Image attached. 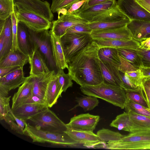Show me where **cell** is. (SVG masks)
I'll return each mask as SVG.
<instances>
[{
	"instance_id": "74e56055",
	"label": "cell",
	"mask_w": 150,
	"mask_h": 150,
	"mask_svg": "<svg viewBox=\"0 0 150 150\" xmlns=\"http://www.w3.org/2000/svg\"><path fill=\"white\" fill-rule=\"evenodd\" d=\"M14 0H0V19L5 20L15 11Z\"/></svg>"
},
{
	"instance_id": "9a60e30c",
	"label": "cell",
	"mask_w": 150,
	"mask_h": 150,
	"mask_svg": "<svg viewBox=\"0 0 150 150\" xmlns=\"http://www.w3.org/2000/svg\"><path fill=\"white\" fill-rule=\"evenodd\" d=\"M78 144L87 147H103V143L96 134L88 132L69 129L65 132Z\"/></svg>"
},
{
	"instance_id": "f546056e",
	"label": "cell",
	"mask_w": 150,
	"mask_h": 150,
	"mask_svg": "<svg viewBox=\"0 0 150 150\" xmlns=\"http://www.w3.org/2000/svg\"><path fill=\"white\" fill-rule=\"evenodd\" d=\"M98 55L101 61L108 63L119 69L121 61L117 49L110 47L101 48L98 51Z\"/></svg>"
},
{
	"instance_id": "ffe728a7",
	"label": "cell",
	"mask_w": 150,
	"mask_h": 150,
	"mask_svg": "<svg viewBox=\"0 0 150 150\" xmlns=\"http://www.w3.org/2000/svg\"><path fill=\"white\" fill-rule=\"evenodd\" d=\"M30 75L39 77L48 74L51 71L48 67L42 56L36 49H35L32 55L29 57Z\"/></svg>"
},
{
	"instance_id": "4316f807",
	"label": "cell",
	"mask_w": 150,
	"mask_h": 150,
	"mask_svg": "<svg viewBox=\"0 0 150 150\" xmlns=\"http://www.w3.org/2000/svg\"><path fill=\"white\" fill-rule=\"evenodd\" d=\"M56 73L54 70L51 71L48 74L39 77H32V95L36 96L45 100L48 84Z\"/></svg>"
},
{
	"instance_id": "d6986e66",
	"label": "cell",
	"mask_w": 150,
	"mask_h": 150,
	"mask_svg": "<svg viewBox=\"0 0 150 150\" xmlns=\"http://www.w3.org/2000/svg\"><path fill=\"white\" fill-rule=\"evenodd\" d=\"M127 26L133 38L139 42L150 37V21L130 20Z\"/></svg>"
},
{
	"instance_id": "7dc6e473",
	"label": "cell",
	"mask_w": 150,
	"mask_h": 150,
	"mask_svg": "<svg viewBox=\"0 0 150 150\" xmlns=\"http://www.w3.org/2000/svg\"><path fill=\"white\" fill-rule=\"evenodd\" d=\"M25 104H39L45 105V102L44 100L36 96L32 95L23 101L20 105Z\"/></svg>"
},
{
	"instance_id": "1f68e13d",
	"label": "cell",
	"mask_w": 150,
	"mask_h": 150,
	"mask_svg": "<svg viewBox=\"0 0 150 150\" xmlns=\"http://www.w3.org/2000/svg\"><path fill=\"white\" fill-rule=\"evenodd\" d=\"M0 34H2L4 38L5 56L12 47L13 33L11 16L5 20L3 28L0 31Z\"/></svg>"
},
{
	"instance_id": "60d3db41",
	"label": "cell",
	"mask_w": 150,
	"mask_h": 150,
	"mask_svg": "<svg viewBox=\"0 0 150 150\" xmlns=\"http://www.w3.org/2000/svg\"><path fill=\"white\" fill-rule=\"evenodd\" d=\"M125 107L129 109L138 114L150 117V109L135 103L131 100L127 99V103Z\"/></svg>"
},
{
	"instance_id": "8fae6325",
	"label": "cell",
	"mask_w": 150,
	"mask_h": 150,
	"mask_svg": "<svg viewBox=\"0 0 150 150\" xmlns=\"http://www.w3.org/2000/svg\"><path fill=\"white\" fill-rule=\"evenodd\" d=\"M99 115L88 113L74 116L66 124L68 129L88 132H93L100 120Z\"/></svg>"
},
{
	"instance_id": "cb8c5ba5",
	"label": "cell",
	"mask_w": 150,
	"mask_h": 150,
	"mask_svg": "<svg viewBox=\"0 0 150 150\" xmlns=\"http://www.w3.org/2000/svg\"><path fill=\"white\" fill-rule=\"evenodd\" d=\"M29 57L21 52L18 49L11 50L1 60L0 67L19 66L21 67L29 62Z\"/></svg>"
},
{
	"instance_id": "5bb4252c",
	"label": "cell",
	"mask_w": 150,
	"mask_h": 150,
	"mask_svg": "<svg viewBox=\"0 0 150 150\" xmlns=\"http://www.w3.org/2000/svg\"><path fill=\"white\" fill-rule=\"evenodd\" d=\"M127 25L118 28L92 30L90 35L93 40L105 39L130 40L133 38Z\"/></svg>"
},
{
	"instance_id": "3957f363",
	"label": "cell",
	"mask_w": 150,
	"mask_h": 150,
	"mask_svg": "<svg viewBox=\"0 0 150 150\" xmlns=\"http://www.w3.org/2000/svg\"><path fill=\"white\" fill-rule=\"evenodd\" d=\"M104 148L110 149H150V131L130 132L118 141L105 143Z\"/></svg>"
},
{
	"instance_id": "f1b7e54d",
	"label": "cell",
	"mask_w": 150,
	"mask_h": 150,
	"mask_svg": "<svg viewBox=\"0 0 150 150\" xmlns=\"http://www.w3.org/2000/svg\"><path fill=\"white\" fill-rule=\"evenodd\" d=\"M124 109L129 114L132 123L131 132L150 131V117L138 114L126 107Z\"/></svg>"
},
{
	"instance_id": "7bdbcfd3",
	"label": "cell",
	"mask_w": 150,
	"mask_h": 150,
	"mask_svg": "<svg viewBox=\"0 0 150 150\" xmlns=\"http://www.w3.org/2000/svg\"><path fill=\"white\" fill-rule=\"evenodd\" d=\"M92 30L86 23L74 25L68 28L66 30V33H84L90 34Z\"/></svg>"
},
{
	"instance_id": "c3c4849f",
	"label": "cell",
	"mask_w": 150,
	"mask_h": 150,
	"mask_svg": "<svg viewBox=\"0 0 150 150\" xmlns=\"http://www.w3.org/2000/svg\"><path fill=\"white\" fill-rule=\"evenodd\" d=\"M111 0H87L79 10H82L93 6L101 4Z\"/></svg>"
},
{
	"instance_id": "4dcf8cb0",
	"label": "cell",
	"mask_w": 150,
	"mask_h": 150,
	"mask_svg": "<svg viewBox=\"0 0 150 150\" xmlns=\"http://www.w3.org/2000/svg\"><path fill=\"white\" fill-rule=\"evenodd\" d=\"M127 18H128L120 10L117 5L95 17L91 22L111 23Z\"/></svg>"
},
{
	"instance_id": "681fc988",
	"label": "cell",
	"mask_w": 150,
	"mask_h": 150,
	"mask_svg": "<svg viewBox=\"0 0 150 150\" xmlns=\"http://www.w3.org/2000/svg\"><path fill=\"white\" fill-rule=\"evenodd\" d=\"M20 68H21V67L19 66L0 67V78L3 77L9 73Z\"/></svg>"
},
{
	"instance_id": "ab89813d",
	"label": "cell",
	"mask_w": 150,
	"mask_h": 150,
	"mask_svg": "<svg viewBox=\"0 0 150 150\" xmlns=\"http://www.w3.org/2000/svg\"><path fill=\"white\" fill-rule=\"evenodd\" d=\"M82 0H52L50 9L53 13H57L59 10L67 9L74 3Z\"/></svg>"
},
{
	"instance_id": "d590c367",
	"label": "cell",
	"mask_w": 150,
	"mask_h": 150,
	"mask_svg": "<svg viewBox=\"0 0 150 150\" xmlns=\"http://www.w3.org/2000/svg\"><path fill=\"white\" fill-rule=\"evenodd\" d=\"M124 90L127 99L131 100L135 103L149 108L143 93L142 87H139L134 90Z\"/></svg>"
},
{
	"instance_id": "484cf974",
	"label": "cell",
	"mask_w": 150,
	"mask_h": 150,
	"mask_svg": "<svg viewBox=\"0 0 150 150\" xmlns=\"http://www.w3.org/2000/svg\"><path fill=\"white\" fill-rule=\"evenodd\" d=\"M32 77H27L25 81L19 87L17 91L14 93L12 98L13 109L20 105L23 101L32 95Z\"/></svg>"
},
{
	"instance_id": "ac0fdd59",
	"label": "cell",
	"mask_w": 150,
	"mask_h": 150,
	"mask_svg": "<svg viewBox=\"0 0 150 150\" xmlns=\"http://www.w3.org/2000/svg\"><path fill=\"white\" fill-rule=\"evenodd\" d=\"M117 5L115 0H111L79 10L77 15L87 22H91L95 17Z\"/></svg>"
},
{
	"instance_id": "52a82bcc",
	"label": "cell",
	"mask_w": 150,
	"mask_h": 150,
	"mask_svg": "<svg viewBox=\"0 0 150 150\" xmlns=\"http://www.w3.org/2000/svg\"><path fill=\"white\" fill-rule=\"evenodd\" d=\"M29 120L35 125L36 127L44 131L62 133L68 130L66 124L49 108L31 117Z\"/></svg>"
},
{
	"instance_id": "7a4b0ae2",
	"label": "cell",
	"mask_w": 150,
	"mask_h": 150,
	"mask_svg": "<svg viewBox=\"0 0 150 150\" xmlns=\"http://www.w3.org/2000/svg\"><path fill=\"white\" fill-rule=\"evenodd\" d=\"M80 88L85 95L102 99L122 109H124L127 103V98L125 91L119 86L103 82L95 85L80 86Z\"/></svg>"
},
{
	"instance_id": "8992f818",
	"label": "cell",
	"mask_w": 150,
	"mask_h": 150,
	"mask_svg": "<svg viewBox=\"0 0 150 150\" xmlns=\"http://www.w3.org/2000/svg\"><path fill=\"white\" fill-rule=\"evenodd\" d=\"M28 30L35 49L41 54L50 70L55 71L57 68L52 54L50 31L47 30L34 31L29 28Z\"/></svg>"
},
{
	"instance_id": "7402d4cb",
	"label": "cell",
	"mask_w": 150,
	"mask_h": 150,
	"mask_svg": "<svg viewBox=\"0 0 150 150\" xmlns=\"http://www.w3.org/2000/svg\"><path fill=\"white\" fill-rule=\"evenodd\" d=\"M62 92L56 73L50 81L47 86L45 98L47 106L50 108L56 104L59 98L61 96Z\"/></svg>"
},
{
	"instance_id": "836d02e7",
	"label": "cell",
	"mask_w": 150,
	"mask_h": 150,
	"mask_svg": "<svg viewBox=\"0 0 150 150\" xmlns=\"http://www.w3.org/2000/svg\"><path fill=\"white\" fill-rule=\"evenodd\" d=\"M130 20L128 18L113 22H91L87 24L92 30H98L118 28L126 25Z\"/></svg>"
},
{
	"instance_id": "2e32d148",
	"label": "cell",
	"mask_w": 150,
	"mask_h": 150,
	"mask_svg": "<svg viewBox=\"0 0 150 150\" xmlns=\"http://www.w3.org/2000/svg\"><path fill=\"white\" fill-rule=\"evenodd\" d=\"M18 49L25 54L30 57L34 51V45L28 28L21 22H18L17 35Z\"/></svg>"
},
{
	"instance_id": "11a10c76",
	"label": "cell",
	"mask_w": 150,
	"mask_h": 150,
	"mask_svg": "<svg viewBox=\"0 0 150 150\" xmlns=\"http://www.w3.org/2000/svg\"><path fill=\"white\" fill-rule=\"evenodd\" d=\"M42 0L43 1L44 0Z\"/></svg>"
},
{
	"instance_id": "30bf717a",
	"label": "cell",
	"mask_w": 150,
	"mask_h": 150,
	"mask_svg": "<svg viewBox=\"0 0 150 150\" xmlns=\"http://www.w3.org/2000/svg\"><path fill=\"white\" fill-rule=\"evenodd\" d=\"M87 23L78 15L69 13L62 14L58 16L57 20L52 22L50 31L60 38L69 28L76 24Z\"/></svg>"
},
{
	"instance_id": "e0dca14e",
	"label": "cell",
	"mask_w": 150,
	"mask_h": 150,
	"mask_svg": "<svg viewBox=\"0 0 150 150\" xmlns=\"http://www.w3.org/2000/svg\"><path fill=\"white\" fill-rule=\"evenodd\" d=\"M48 108L44 104H25L20 105L11 109L15 116L26 121Z\"/></svg>"
},
{
	"instance_id": "277c9868",
	"label": "cell",
	"mask_w": 150,
	"mask_h": 150,
	"mask_svg": "<svg viewBox=\"0 0 150 150\" xmlns=\"http://www.w3.org/2000/svg\"><path fill=\"white\" fill-rule=\"evenodd\" d=\"M23 134L30 138L33 142H48L65 146H74L79 144L65 132L57 133L44 131L26 122Z\"/></svg>"
},
{
	"instance_id": "ba28073f",
	"label": "cell",
	"mask_w": 150,
	"mask_h": 150,
	"mask_svg": "<svg viewBox=\"0 0 150 150\" xmlns=\"http://www.w3.org/2000/svg\"><path fill=\"white\" fill-rule=\"evenodd\" d=\"M18 22H21L34 31L49 30L52 22L44 17L26 9L15 6Z\"/></svg>"
},
{
	"instance_id": "816d5d0a",
	"label": "cell",
	"mask_w": 150,
	"mask_h": 150,
	"mask_svg": "<svg viewBox=\"0 0 150 150\" xmlns=\"http://www.w3.org/2000/svg\"><path fill=\"white\" fill-rule=\"evenodd\" d=\"M150 13V0H135Z\"/></svg>"
},
{
	"instance_id": "5b68a950",
	"label": "cell",
	"mask_w": 150,
	"mask_h": 150,
	"mask_svg": "<svg viewBox=\"0 0 150 150\" xmlns=\"http://www.w3.org/2000/svg\"><path fill=\"white\" fill-rule=\"evenodd\" d=\"M60 40L68 63L74 56L93 40L89 33H66L60 38Z\"/></svg>"
},
{
	"instance_id": "4fadbf2b",
	"label": "cell",
	"mask_w": 150,
	"mask_h": 150,
	"mask_svg": "<svg viewBox=\"0 0 150 150\" xmlns=\"http://www.w3.org/2000/svg\"><path fill=\"white\" fill-rule=\"evenodd\" d=\"M16 7L23 8L39 14L52 22L54 18L50 5L42 0H14Z\"/></svg>"
},
{
	"instance_id": "603a6c76",
	"label": "cell",
	"mask_w": 150,
	"mask_h": 150,
	"mask_svg": "<svg viewBox=\"0 0 150 150\" xmlns=\"http://www.w3.org/2000/svg\"><path fill=\"white\" fill-rule=\"evenodd\" d=\"M119 56L121 61L119 70L125 73L134 84L138 86L142 87L145 77L140 68L134 66L119 55Z\"/></svg>"
},
{
	"instance_id": "b9f144b4",
	"label": "cell",
	"mask_w": 150,
	"mask_h": 150,
	"mask_svg": "<svg viewBox=\"0 0 150 150\" xmlns=\"http://www.w3.org/2000/svg\"><path fill=\"white\" fill-rule=\"evenodd\" d=\"M11 16L12 21L13 33V45L11 50H16L18 49L17 39L18 24V22L16 16L15 11V7L14 11L11 15Z\"/></svg>"
},
{
	"instance_id": "f35d334b",
	"label": "cell",
	"mask_w": 150,
	"mask_h": 150,
	"mask_svg": "<svg viewBox=\"0 0 150 150\" xmlns=\"http://www.w3.org/2000/svg\"><path fill=\"white\" fill-rule=\"evenodd\" d=\"M64 69H59L57 70L56 74L58 76L59 84L63 92H65L68 88L72 86V79L70 75L65 74Z\"/></svg>"
},
{
	"instance_id": "d4e9b609",
	"label": "cell",
	"mask_w": 150,
	"mask_h": 150,
	"mask_svg": "<svg viewBox=\"0 0 150 150\" xmlns=\"http://www.w3.org/2000/svg\"><path fill=\"white\" fill-rule=\"evenodd\" d=\"M53 57L57 69L68 68V65L65 58L60 38L50 30Z\"/></svg>"
},
{
	"instance_id": "ee69618b",
	"label": "cell",
	"mask_w": 150,
	"mask_h": 150,
	"mask_svg": "<svg viewBox=\"0 0 150 150\" xmlns=\"http://www.w3.org/2000/svg\"><path fill=\"white\" fill-rule=\"evenodd\" d=\"M132 49L135 51L139 55L142 65L150 67V50H146L140 48Z\"/></svg>"
},
{
	"instance_id": "f907efd6",
	"label": "cell",
	"mask_w": 150,
	"mask_h": 150,
	"mask_svg": "<svg viewBox=\"0 0 150 150\" xmlns=\"http://www.w3.org/2000/svg\"><path fill=\"white\" fill-rule=\"evenodd\" d=\"M139 48L146 50H150V37L140 42Z\"/></svg>"
},
{
	"instance_id": "7c38bea8",
	"label": "cell",
	"mask_w": 150,
	"mask_h": 150,
	"mask_svg": "<svg viewBox=\"0 0 150 150\" xmlns=\"http://www.w3.org/2000/svg\"><path fill=\"white\" fill-rule=\"evenodd\" d=\"M23 68H18L0 78V96H7L11 90L19 87L27 78Z\"/></svg>"
},
{
	"instance_id": "db71d44e",
	"label": "cell",
	"mask_w": 150,
	"mask_h": 150,
	"mask_svg": "<svg viewBox=\"0 0 150 150\" xmlns=\"http://www.w3.org/2000/svg\"><path fill=\"white\" fill-rule=\"evenodd\" d=\"M13 115L16 122L17 125L20 129L23 132V130L25 126L26 121L17 118L15 116L13 113Z\"/></svg>"
},
{
	"instance_id": "8d00e7d4",
	"label": "cell",
	"mask_w": 150,
	"mask_h": 150,
	"mask_svg": "<svg viewBox=\"0 0 150 150\" xmlns=\"http://www.w3.org/2000/svg\"><path fill=\"white\" fill-rule=\"evenodd\" d=\"M76 101L77 104L72 109L77 107H80L85 111L93 109L98 105L99 103L97 98L88 96L77 97Z\"/></svg>"
},
{
	"instance_id": "6da1fadb",
	"label": "cell",
	"mask_w": 150,
	"mask_h": 150,
	"mask_svg": "<svg viewBox=\"0 0 150 150\" xmlns=\"http://www.w3.org/2000/svg\"><path fill=\"white\" fill-rule=\"evenodd\" d=\"M100 49L93 40L68 63V73L80 86L95 85L103 81L98 55Z\"/></svg>"
},
{
	"instance_id": "9c48e42d",
	"label": "cell",
	"mask_w": 150,
	"mask_h": 150,
	"mask_svg": "<svg viewBox=\"0 0 150 150\" xmlns=\"http://www.w3.org/2000/svg\"><path fill=\"white\" fill-rule=\"evenodd\" d=\"M117 5L130 20L150 21V13L135 0H118Z\"/></svg>"
},
{
	"instance_id": "d6a6232c",
	"label": "cell",
	"mask_w": 150,
	"mask_h": 150,
	"mask_svg": "<svg viewBox=\"0 0 150 150\" xmlns=\"http://www.w3.org/2000/svg\"><path fill=\"white\" fill-rule=\"evenodd\" d=\"M110 126L122 130L131 132L132 124L129 113L124 112L117 115L110 124Z\"/></svg>"
},
{
	"instance_id": "e575fe53",
	"label": "cell",
	"mask_w": 150,
	"mask_h": 150,
	"mask_svg": "<svg viewBox=\"0 0 150 150\" xmlns=\"http://www.w3.org/2000/svg\"><path fill=\"white\" fill-rule=\"evenodd\" d=\"M119 55L134 66L139 68L142 65L139 55L132 49L118 48Z\"/></svg>"
},
{
	"instance_id": "bcb514c9",
	"label": "cell",
	"mask_w": 150,
	"mask_h": 150,
	"mask_svg": "<svg viewBox=\"0 0 150 150\" xmlns=\"http://www.w3.org/2000/svg\"><path fill=\"white\" fill-rule=\"evenodd\" d=\"M142 87L149 108L150 109V78H144Z\"/></svg>"
},
{
	"instance_id": "f6af8a7d",
	"label": "cell",
	"mask_w": 150,
	"mask_h": 150,
	"mask_svg": "<svg viewBox=\"0 0 150 150\" xmlns=\"http://www.w3.org/2000/svg\"><path fill=\"white\" fill-rule=\"evenodd\" d=\"M119 71L122 82V87L124 89L134 90L140 87L134 84L125 73Z\"/></svg>"
},
{
	"instance_id": "44dd1931",
	"label": "cell",
	"mask_w": 150,
	"mask_h": 150,
	"mask_svg": "<svg viewBox=\"0 0 150 150\" xmlns=\"http://www.w3.org/2000/svg\"><path fill=\"white\" fill-rule=\"evenodd\" d=\"M103 82L113 85L122 86V82L119 69L99 59Z\"/></svg>"
},
{
	"instance_id": "f5cc1de1",
	"label": "cell",
	"mask_w": 150,
	"mask_h": 150,
	"mask_svg": "<svg viewBox=\"0 0 150 150\" xmlns=\"http://www.w3.org/2000/svg\"><path fill=\"white\" fill-rule=\"evenodd\" d=\"M139 68L145 78H150V67L142 65Z\"/></svg>"
},
{
	"instance_id": "83f0119b",
	"label": "cell",
	"mask_w": 150,
	"mask_h": 150,
	"mask_svg": "<svg viewBox=\"0 0 150 150\" xmlns=\"http://www.w3.org/2000/svg\"><path fill=\"white\" fill-rule=\"evenodd\" d=\"M94 40L96 42L100 48L104 47H110L116 49L124 48L136 49L139 48L140 46V42L133 38L129 41L105 39Z\"/></svg>"
}]
</instances>
